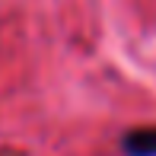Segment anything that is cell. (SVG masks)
<instances>
[{
	"instance_id": "cell-1",
	"label": "cell",
	"mask_w": 156,
	"mask_h": 156,
	"mask_svg": "<svg viewBox=\"0 0 156 156\" xmlns=\"http://www.w3.org/2000/svg\"><path fill=\"white\" fill-rule=\"evenodd\" d=\"M124 156H156V127H134L121 137Z\"/></svg>"
}]
</instances>
